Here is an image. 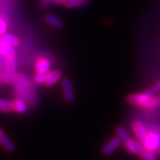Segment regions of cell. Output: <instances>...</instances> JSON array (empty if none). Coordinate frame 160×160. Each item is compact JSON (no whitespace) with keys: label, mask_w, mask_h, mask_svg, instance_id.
<instances>
[{"label":"cell","mask_w":160,"mask_h":160,"mask_svg":"<svg viewBox=\"0 0 160 160\" xmlns=\"http://www.w3.org/2000/svg\"><path fill=\"white\" fill-rule=\"evenodd\" d=\"M149 89L153 92L154 93H156V92H158L160 91V81L156 82L153 86H151V87H149Z\"/></svg>","instance_id":"44dd1931"},{"label":"cell","mask_w":160,"mask_h":160,"mask_svg":"<svg viewBox=\"0 0 160 160\" xmlns=\"http://www.w3.org/2000/svg\"><path fill=\"white\" fill-rule=\"evenodd\" d=\"M62 78V72L60 70H53L49 72L48 77L46 78L45 85L48 87L53 86L55 84H57L58 82Z\"/></svg>","instance_id":"30bf717a"},{"label":"cell","mask_w":160,"mask_h":160,"mask_svg":"<svg viewBox=\"0 0 160 160\" xmlns=\"http://www.w3.org/2000/svg\"><path fill=\"white\" fill-rule=\"evenodd\" d=\"M132 131L134 132V134L136 135V137L139 139L140 142H142L143 139L147 136V134L149 132L146 126L140 121H135L132 123Z\"/></svg>","instance_id":"52a82bcc"},{"label":"cell","mask_w":160,"mask_h":160,"mask_svg":"<svg viewBox=\"0 0 160 160\" xmlns=\"http://www.w3.org/2000/svg\"><path fill=\"white\" fill-rule=\"evenodd\" d=\"M89 0H65L64 6L69 8H78L86 6Z\"/></svg>","instance_id":"9a60e30c"},{"label":"cell","mask_w":160,"mask_h":160,"mask_svg":"<svg viewBox=\"0 0 160 160\" xmlns=\"http://www.w3.org/2000/svg\"><path fill=\"white\" fill-rule=\"evenodd\" d=\"M122 143L124 144L126 151L129 152L130 154L133 155H138V153L140 152V150H141L142 148L143 147V145L142 144V142H139L138 141L131 138V136L127 138L125 141H123Z\"/></svg>","instance_id":"277c9868"},{"label":"cell","mask_w":160,"mask_h":160,"mask_svg":"<svg viewBox=\"0 0 160 160\" xmlns=\"http://www.w3.org/2000/svg\"><path fill=\"white\" fill-rule=\"evenodd\" d=\"M13 82L18 99L29 102L30 103L37 100V93L34 85L24 75H16V78Z\"/></svg>","instance_id":"6da1fadb"},{"label":"cell","mask_w":160,"mask_h":160,"mask_svg":"<svg viewBox=\"0 0 160 160\" xmlns=\"http://www.w3.org/2000/svg\"><path fill=\"white\" fill-rule=\"evenodd\" d=\"M45 21L49 25H51V26L56 28V29H61V28L63 27L62 21L60 18H58L57 16H55L53 14H51V13L46 14V16H45Z\"/></svg>","instance_id":"8fae6325"},{"label":"cell","mask_w":160,"mask_h":160,"mask_svg":"<svg viewBox=\"0 0 160 160\" xmlns=\"http://www.w3.org/2000/svg\"><path fill=\"white\" fill-rule=\"evenodd\" d=\"M65 0H54L55 4H64Z\"/></svg>","instance_id":"7402d4cb"},{"label":"cell","mask_w":160,"mask_h":160,"mask_svg":"<svg viewBox=\"0 0 160 160\" xmlns=\"http://www.w3.org/2000/svg\"><path fill=\"white\" fill-rule=\"evenodd\" d=\"M51 67V63L46 59H41L36 64L37 72H48Z\"/></svg>","instance_id":"5bb4252c"},{"label":"cell","mask_w":160,"mask_h":160,"mask_svg":"<svg viewBox=\"0 0 160 160\" xmlns=\"http://www.w3.org/2000/svg\"><path fill=\"white\" fill-rule=\"evenodd\" d=\"M0 40H2L3 42H5L6 44L12 46V47H16L20 44V41H19V39L15 36L11 34H7V33H5V34L2 35Z\"/></svg>","instance_id":"4fadbf2b"},{"label":"cell","mask_w":160,"mask_h":160,"mask_svg":"<svg viewBox=\"0 0 160 160\" xmlns=\"http://www.w3.org/2000/svg\"><path fill=\"white\" fill-rule=\"evenodd\" d=\"M121 141L118 136L117 137L111 138L108 142L106 143L102 148V154L105 156H109V155L112 154L115 152L118 148H119L120 144H121Z\"/></svg>","instance_id":"8992f818"},{"label":"cell","mask_w":160,"mask_h":160,"mask_svg":"<svg viewBox=\"0 0 160 160\" xmlns=\"http://www.w3.org/2000/svg\"><path fill=\"white\" fill-rule=\"evenodd\" d=\"M0 54L6 58L15 59L16 51H15L14 47L9 46V45L6 44L5 42H3L2 40H0Z\"/></svg>","instance_id":"ba28073f"},{"label":"cell","mask_w":160,"mask_h":160,"mask_svg":"<svg viewBox=\"0 0 160 160\" xmlns=\"http://www.w3.org/2000/svg\"><path fill=\"white\" fill-rule=\"evenodd\" d=\"M137 156L142 160H157L155 155L152 153V151L147 149L144 146L140 150V152L138 153Z\"/></svg>","instance_id":"2e32d148"},{"label":"cell","mask_w":160,"mask_h":160,"mask_svg":"<svg viewBox=\"0 0 160 160\" xmlns=\"http://www.w3.org/2000/svg\"><path fill=\"white\" fill-rule=\"evenodd\" d=\"M12 110V102L4 100V99H0V111L1 112H10Z\"/></svg>","instance_id":"ac0fdd59"},{"label":"cell","mask_w":160,"mask_h":160,"mask_svg":"<svg viewBox=\"0 0 160 160\" xmlns=\"http://www.w3.org/2000/svg\"><path fill=\"white\" fill-rule=\"evenodd\" d=\"M6 31V22L2 20V19H0V37L2 36L3 34H5Z\"/></svg>","instance_id":"ffe728a7"},{"label":"cell","mask_w":160,"mask_h":160,"mask_svg":"<svg viewBox=\"0 0 160 160\" xmlns=\"http://www.w3.org/2000/svg\"><path fill=\"white\" fill-rule=\"evenodd\" d=\"M62 86L63 96L65 101L67 102H72L74 101L75 94L71 81L69 78H63L62 80Z\"/></svg>","instance_id":"5b68a950"},{"label":"cell","mask_w":160,"mask_h":160,"mask_svg":"<svg viewBox=\"0 0 160 160\" xmlns=\"http://www.w3.org/2000/svg\"><path fill=\"white\" fill-rule=\"evenodd\" d=\"M128 102L132 105L142 106L146 108H155L160 105V97L155 95V93L150 89H147L146 91L132 93L127 97Z\"/></svg>","instance_id":"7a4b0ae2"},{"label":"cell","mask_w":160,"mask_h":160,"mask_svg":"<svg viewBox=\"0 0 160 160\" xmlns=\"http://www.w3.org/2000/svg\"><path fill=\"white\" fill-rule=\"evenodd\" d=\"M12 110L16 111L18 113H22V114L28 112V110H29L28 104L26 103L25 101H22L21 99H16V100L12 101Z\"/></svg>","instance_id":"9c48e42d"},{"label":"cell","mask_w":160,"mask_h":160,"mask_svg":"<svg viewBox=\"0 0 160 160\" xmlns=\"http://www.w3.org/2000/svg\"><path fill=\"white\" fill-rule=\"evenodd\" d=\"M16 78V62L13 58H6L4 80L6 83L13 82Z\"/></svg>","instance_id":"3957f363"},{"label":"cell","mask_w":160,"mask_h":160,"mask_svg":"<svg viewBox=\"0 0 160 160\" xmlns=\"http://www.w3.org/2000/svg\"><path fill=\"white\" fill-rule=\"evenodd\" d=\"M48 74H49V71L48 72H38L34 78L35 83L38 84V85L45 84L46 81V78L48 77Z\"/></svg>","instance_id":"e0dca14e"},{"label":"cell","mask_w":160,"mask_h":160,"mask_svg":"<svg viewBox=\"0 0 160 160\" xmlns=\"http://www.w3.org/2000/svg\"><path fill=\"white\" fill-rule=\"evenodd\" d=\"M0 144L8 151H12L14 149V145L12 141L5 134V132L0 129Z\"/></svg>","instance_id":"7c38bea8"},{"label":"cell","mask_w":160,"mask_h":160,"mask_svg":"<svg viewBox=\"0 0 160 160\" xmlns=\"http://www.w3.org/2000/svg\"><path fill=\"white\" fill-rule=\"evenodd\" d=\"M54 3V0H39L40 6L44 8L51 6Z\"/></svg>","instance_id":"d6986e66"}]
</instances>
